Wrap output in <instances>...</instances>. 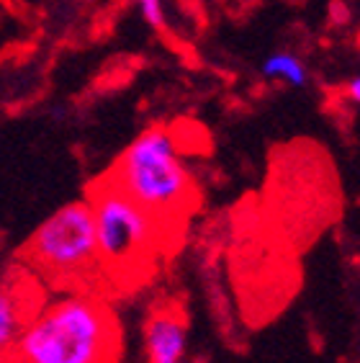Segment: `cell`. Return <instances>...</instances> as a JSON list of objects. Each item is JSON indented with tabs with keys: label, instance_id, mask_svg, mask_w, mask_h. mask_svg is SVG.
<instances>
[{
	"label": "cell",
	"instance_id": "6da1fadb",
	"mask_svg": "<svg viewBox=\"0 0 360 363\" xmlns=\"http://www.w3.org/2000/svg\"><path fill=\"white\" fill-rule=\"evenodd\" d=\"M121 330L103 301L67 294L39 307L26 322L16 353L23 363H116Z\"/></svg>",
	"mask_w": 360,
	"mask_h": 363
},
{
	"label": "cell",
	"instance_id": "7a4b0ae2",
	"mask_svg": "<svg viewBox=\"0 0 360 363\" xmlns=\"http://www.w3.org/2000/svg\"><path fill=\"white\" fill-rule=\"evenodd\" d=\"M118 189L170 227L193 209L196 189L170 129L152 126L126 147L108 173Z\"/></svg>",
	"mask_w": 360,
	"mask_h": 363
},
{
	"label": "cell",
	"instance_id": "3957f363",
	"mask_svg": "<svg viewBox=\"0 0 360 363\" xmlns=\"http://www.w3.org/2000/svg\"><path fill=\"white\" fill-rule=\"evenodd\" d=\"M98 268L129 284L152 266L159 245L170 240V227L139 206L106 175L90 189Z\"/></svg>",
	"mask_w": 360,
	"mask_h": 363
},
{
	"label": "cell",
	"instance_id": "277c9868",
	"mask_svg": "<svg viewBox=\"0 0 360 363\" xmlns=\"http://www.w3.org/2000/svg\"><path fill=\"white\" fill-rule=\"evenodd\" d=\"M26 258L52 281H83L98 268L96 230L88 201L57 209L26 245Z\"/></svg>",
	"mask_w": 360,
	"mask_h": 363
},
{
	"label": "cell",
	"instance_id": "5b68a950",
	"mask_svg": "<svg viewBox=\"0 0 360 363\" xmlns=\"http://www.w3.org/2000/svg\"><path fill=\"white\" fill-rule=\"evenodd\" d=\"M188 350V320L178 304H159L145 322L147 363H183Z\"/></svg>",
	"mask_w": 360,
	"mask_h": 363
},
{
	"label": "cell",
	"instance_id": "8992f818",
	"mask_svg": "<svg viewBox=\"0 0 360 363\" xmlns=\"http://www.w3.org/2000/svg\"><path fill=\"white\" fill-rule=\"evenodd\" d=\"M28 289L21 281H0V353L16 350L26 322L42 307L39 299H31Z\"/></svg>",
	"mask_w": 360,
	"mask_h": 363
},
{
	"label": "cell",
	"instance_id": "52a82bcc",
	"mask_svg": "<svg viewBox=\"0 0 360 363\" xmlns=\"http://www.w3.org/2000/svg\"><path fill=\"white\" fill-rule=\"evenodd\" d=\"M260 72L268 80H283L293 88H304L309 83L306 65L291 52H273L270 57H265L263 65H260Z\"/></svg>",
	"mask_w": 360,
	"mask_h": 363
},
{
	"label": "cell",
	"instance_id": "ba28073f",
	"mask_svg": "<svg viewBox=\"0 0 360 363\" xmlns=\"http://www.w3.org/2000/svg\"><path fill=\"white\" fill-rule=\"evenodd\" d=\"M118 3H137L139 13L147 23L157 31L165 28V8H162V0H118Z\"/></svg>",
	"mask_w": 360,
	"mask_h": 363
},
{
	"label": "cell",
	"instance_id": "9c48e42d",
	"mask_svg": "<svg viewBox=\"0 0 360 363\" xmlns=\"http://www.w3.org/2000/svg\"><path fill=\"white\" fill-rule=\"evenodd\" d=\"M345 96H347V101H350V106H358V101H360V77L358 75L347 80Z\"/></svg>",
	"mask_w": 360,
	"mask_h": 363
},
{
	"label": "cell",
	"instance_id": "30bf717a",
	"mask_svg": "<svg viewBox=\"0 0 360 363\" xmlns=\"http://www.w3.org/2000/svg\"><path fill=\"white\" fill-rule=\"evenodd\" d=\"M330 13H332V18L337 23H347V21H350V11H347L345 3H339V0H337V3H332V11H330Z\"/></svg>",
	"mask_w": 360,
	"mask_h": 363
},
{
	"label": "cell",
	"instance_id": "8fae6325",
	"mask_svg": "<svg viewBox=\"0 0 360 363\" xmlns=\"http://www.w3.org/2000/svg\"><path fill=\"white\" fill-rule=\"evenodd\" d=\"M0 363H23V361L18 358L16 350H8V353H0Z\"/></svg>",
	"mask_w": 360,
	"mask_h": 363
}]
</instances>
